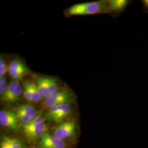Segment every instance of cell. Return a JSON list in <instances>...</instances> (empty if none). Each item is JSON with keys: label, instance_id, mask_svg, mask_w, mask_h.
I'll use <instances>...</instances> for the list:
<instances>
[{"label": "cell", "instance_id": "obj_8", "mask_svg": "<svg viewBox=\"0 0 148 148\" xmlns=\"http://www.w3.org/2000/svg\"><path fill=\"white\" fill-rule=\"evenodd\" d=\"M73 113V107L70 103L63 104L58 106H54L48 109L45 116V120H48L49 119L58 115L61 114H67L71 115Z\"/></svg>", "mask_w": 148, "mask_h": 148}, {"label": "cell", "instance_id": "obj_10", "mask_svg": "<svg viewBox=\"0 0 148 148\" xmlns=\"http://www.w3.org/2000/svg\"><path fill=\"white\" fill-rule=\"evenodd\" d=\"M110 13L117 16L126 10L128 5L132 2V1L128 0H110Z\"/></svg>", "mask_w": 148, "mask_h": 148}, {"label": "cell", "instance_id": "obj_3", "mask_svg": "<svg viewBox=\"0 0 148 148\" xmlns=\"http://www.w3.org/2000/svg\"><path fill=\"white\" fill-rule=\"evenodd\" d=\"M74 99V95L71 92L61 89L51 93L50 96L45 100L43 105L45 108L50 109L54 106L71 103Z\"/></svg>", "mask_w": 148, "mask_h": 148}, {"label": "cell", "instance_id": "obj_4", "mask_svg": "<svg viewBox=\"0 0 148 148\" xmlns=\"http://www.w3.org/2000/svg\"><path fill=\"white\" fill-rule=\"evenodd\" d=\"M23 89L19 82L14 80L10 83L8 88L1 95V100L7 104L14 106L19 101Z\"/></svg>", "mask_w": 148, "mask_h": 148}, {"label": "cell", "instance_id": "obj_5", "mask_svg": "<svg viewBox=\"0 0 148 148\" xmlns=\"http://www.w3.org/2000/svg\"><path fill=\"white\" fill-rule=\"evenodd\" d=\"M39 148H67L66 142L48 132L45 133L38 142Z\"/></svg>", "mask_w": 148, "mask_h": 148}, {"label": "cell", "instance_id": "obj_9", "mask_svg": "<svg viewBox=\"0 0 148 148\" xmlns=\"http://www.w3.org/2000/svg\"><path fill=\"white\" fill-rule=\"evenodd\" d=\"M0 148H25V147L21 139L18 138L1 135Z\"/></svg>", "mask_w": 148, "mask_h": 148}, {"label": "cell", "instance_id": "obj_11", "mask_svg": "<svg viewBox=\"0 0 148 148\" xmlns=\"http://www.w3.org/2000/svg\"><path fill=\"white\" fill-rule=\"evenodd\" d=\"M34 81L42 96L43 98H45L46 99L48 97L50 96L51 93L50 92L48 88L46 76H36L35 77Z\"/></svg>", "mask_w": 148, "mask_h": 148}, {"label": "cell", "instance_id": "obj_20", "mask_svg": "<svg viewBox=\"0 0 148 148\" xmlns=\"http://www.w3.org/2000/svg\"><path fill=\"white\" fill-rule=\"evenodd\" d=\"M7 71V66L6 65L3 56L1 55L0 57V76H5Z\"/></svg>", "mask_w": 148, "mask_h": 148}, {"label": "cell", "instance_id": "obj_6", "mask_svg": "<svg viewBox=\"0 0 148 148\" xmlns=\"http://www.w3.org/2000/svg\"><path fill=\"white\" fill-rule=\"evenodd\" d=\"M0 125L13 132L19 131L18 120L16 114L10 110H1L0 111Z\"/></svg>", "mask_w": 148, "mask_h": 148}, {"label": "cell", "instance_id": "obj_2", "mask_svg": "<svg viewBox=\"0 0 148 148\" xmlns=\"http://www.w3.org/2000/svg\"><path fill=\"white\" fill-rule=\"evenodd\" d=\"M77 121L75 119H69L54 127L52 134L64 140H73L77 134Z\"/></svg>", "mask_w": 148, "mask_h": 148}, {"label": "cell", "instance_id": "obj_13", "mask_svg": "<svg viewBox=\"0 0 148 148\" xmlns=\"http://www.w3.org/2000/svg\"><path fill=\"white\" fill-rule=\"evenodd\" d=\"M18 109L23 111L24 113L27 114V116L30 117L32 120L36 117V111L35 108L30 104H23L19 106L18 108Z\"/></svg>", "mask_w": 148, "mask_h": 148}, {"label": "cell", "instance_id": "obj_18", "mask_svg": "<svg viewBox=\"0 0 148 148\" xmlns=\"http://www.w3.org/2000/svg\"><path fill=\"white\" fill-rule=\"evenodd\" d=\"M45 121V117L39 114L36 116V117H35L34 119H32L31 121L29 123H28L27 124H26L25 125H23V128H30V127H34L35 126L37 125L40 124V123L42 122Z\"/></svg>", "mask_w": 148, "mask_h": 148}, {"label": "cell", "instance_id": "obj_12", "mask_svg": "<svg viewBox=\"0 0 148 148\" xmlns=\"http://www.w3.org/2000/svg\"><path fill=\"white\" fill-rule=\"evenodd\" d=\"M8 71H24L31 73L29 68L20 59H13L9 64Z\"/></svg>", "mask_w": 148, "mask_h": 148}, {"label": "cell", "instance_id": "obj_16", "mask_svg": "<svg viewBox=\"0 0 148 148\" xmlns=\"http://www.w3.org/2000/svg\"><path fill=\"white\" fill-rule=\"evenodd\" d=\"M31 80L28 79L24 81L23 84V95L25 99L28 101H32Z\"/></svg>", "mask_w": 148, "mask_h": 148}, {"label": "cell", "instance_id": "obj_15", "mask_svg": "<svg viewBox=\"0 0 148 148\" xmlns=\"http://www.w3.org/2000/svg\"><path fill=\"white\" fill-rule=\"evenodd\" d=\"M48 88L51 93L54 92L61 90V86L59 84L58 81L53 77H46Z\"/></svg>", "mask_w": 148, "mask_h": 148}, {"label": "cell", "instance_id": "obj_7", "mask_svg": "<svg viewBox=\"0 0 148 148\" xmlns=\"http://www.w3.org/2000/svg\"><path fill=\"white\" fill-rule=\"evenodd\" d=\"M23 133L27 142L32 143L40 139L43 134L47 132L48 126L43 121L35 126L30 128H23Z\"/></svg>", "mask_w": 148, "mask_h": 148}, {"label": "cell", "instance_id": "obj_17", "mask_svg": "<svg viewBox=\"0 0 148 148\" xmlns=\"http://www.w3.org/2000/svg\"><path fill=\"white\" fill-rule=\"evenodd\" d=\"M16 113L18 121L20 122L21 124H23V125L27 124L32 120V119L30 117L27 116V114H25L18 109H17Z\"/></svg>", "mask_w": 148, "mask_h": 148}, {"label": "cell", "instance_id": "obj_14", "mask_svg": "<svg viewBox=\"0 0 148 148\" xmlns=\"http://www.w3.org/2000/svg\"><path fill=\"white\" fill-rule=\"evenodd\" d=\"M31 90H32V101L37 103L42 100L43 98L40 92L37 88L35 81H31Z\"/></svg>", "mask_w": 148, "mask_h": 148}, {"label": "cell", "instance_id": "obj_1", "mask_svg": "<svg viewBox=\"0 0 148 148\" xmlns=\"http://www.w3.org/2000/svg\"><path fill=\"white\" fill-rule=\"evenodd\" d=\"M110 13L109 1H98L76 4L68 8L66 11L68 16L93 15Z\"/></svg>", "mask_w": 148, "mask_h": 148}, {"label": "cell", "instance_id": "obj_19", "mask_svg": "<svg viewBox=\"0 0 148 148\" xmlns=\"http://www.w3.org/2000/svg\"><path fill=\"white\" fill-rule=\"evenodd\" d=\"M9 85L6 82L5 76H0V95H2L8 88Z\"/></svg>", "mask_w": 148, "mask_h": 148}, {"label": "cell", "instance_id": "obj_21", "mask_svg": "<svg viewBox=\"0 0 148 148\" xmlns=\"http://www.w3.org/2000/svg\"><path fill=\"white\" fill-rule=\"evenodd\" d=\"M140 2L143 5V11L148 13V0H142Z\"/></svg>", "mask_w": 148, "mask_h": 148}]
</instances>
